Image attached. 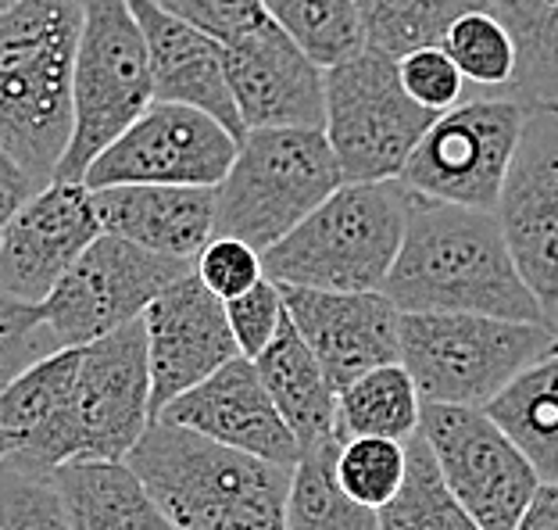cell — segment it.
<instances>
[{
    "mask_svg": "<svg viewBox=\"0 0 558 530\" xmlns=\"http://www.w3.org/2000/svg\"><path fill=\"white\" fill-rule=\"evenodd\" d=\"M515 40L512 100L530 111H558V0H494Z\"/></svg>",
    "mask_w": 558,
    "mask_h": 530,
    "instance_id": "obj_27",
    "label": "cell"
},
{
    "mask_svg": "<svg viewBox=\"0 0 558 530\" xmlns=\"http://www.w3.org/2000/svg\"><path fill=\"white\" fill-rule=\"evenodd\" d=\"M512 530H558V481H544Z\"/></svg>",
    "mask_w": 558,
    "mask_h": 530,
    "instance_id": "obj_41",
    "label": "cell"
},
{
    "mask_svg": "<svg viewBox=\"0 0 558 530\" xmlns=\"http://www.w3.org/2000/svg\"><path fill=\"white\" fill-rule=\"evenodd\" d=\"M50 351H58V340L44 320V309L0 298V390Z\"/></svg>",
    "mask_w": 558,
    "mask_h": 530,
    "instance_id": "obj_35",
    "label": "cell"
},
{
    "mask_svg": "<svg viewBox=\"0 0 558 530\" xmlns=\"http://www.w3.org/2000/svg\"><path fill=\"white\" fill-rule=\"evenodd\" d=\"M236 136L208 111L155 100L86 169L90 191L122 183L219 186L236 158Z\"/></svg>",
    "mask_w": 558,
    "mask_h": 530,
    "instance_id": "obj_13",
    "label": "cell"
},
{
    "mask_svg": "<svg viewBox=\"0 0 558 530\" xmlns=\"http://www.w3.org/2000/svg\"><path fill=\"white\" fill-rule=\"evenodd\" d=\"M434 119V111L409 97L398 58L384 50L362 47L359 55L326 69L323 133L344 183L398 180Z\"/></svg>",
    "mask_w": 558,
    "mask_h": 530,
    "instance_id": "obj_8",
    "label": "cell"
},
{
    "mask_svg": "<svg viewBox=\"0 0 558 530\" xmlns=\"http://www.w3.org/2000/svg\"><path fill=\"white\" fill-rule=\"evenodd\" d=\"M340 437H395L409 441L418 434L423 398L412 373L401 362L376 365V370L354 376L337 390Z\"/></svg>",
    "mask_w": 558,
    "mask_h": 530,
    "instance_id": "obj_26",
    "label": "cell"
},
{
    "mask_svg": "<svg viewBox=\"0 0 558 530\" xmlns=\"http://www.w3.org/2000/svg\"><path fill=\"white\" fill-rule=\"evenodd\" d=\"M384 294L401 312H469L519 323H548L519 276L494 212L412 194L404 241Z\"/></svg>",
    "mask_w": 558,
    "mask_h": 530,
    "instance_id": "obj_1",
    "label": "cell"
},
{
    "mask_svg": "<svg viewBox=\"0 0 558 530\" xmlns=\"http://www.w3.org/2000/svg\"><path fill=\"white\" fill-rule=\"evenodd\" d=\"M418 434L434 451L448 491L484 530H512L544 484L484 409L423 401Z\"/></svg>",
    "mask_w": 558,
    "mask_h": 530,
    "instance_id": "obj_11",
    "label": "cell"
},
{
    "mask_svg": "<svg viewBox=\"0 0 558 530\" xmlns=\"http://www.w3.org/2000/svg\"><path fill=\"white\" fill-rule=\"evenodd\" d=\"M125 4L133 11L140 33H144L155 100L208 111L240 141L244 125H240L236 100L230 94V80H226L222 40L169 15L155 0H125Z\"/></svg>",
    "mask_w": 558,
    "mask_h": 530,
    "instance_id": "obj_20",
    "label": "cell"
},
{
    "mask_svg": "<svg viewBox=\"0 0 558 530\" xmlns=\"http://www.w3.org/2000/svg\"><path fill=\"white\" fill-rule=\"evenodd\" d=\"M484 412L515 441L541 481H558V348L505 384Z\"/></svg>",
    "mask_w": 558,
    "mask_h": 530,
    "instance_id": "obj_25",
    "label": "cell"
},
{
    "mask_svg": "<svg viewBox=\"0 0 558 530\" xmlns=\"http://www.w3.org/2000/svg\"><path fill=\"white\" fill-rule=\"evenodd\" d=\"M94 208L105 233L165 258L194 262L215 237V186H100Z\"/></svg>",
    "mask_w": 558,
    "mask_h": 530,
    "instance_id": "obj_21",
    "label": "cell"
},
{
    "mask_svg": "<svg viewBox=\"0 0 558 530\" xmlns=\"http://www.w3.org/2000/svg\"><path fill=\"white\" fill-rule=\"evenodd\" d=\"M155 4L169 11V15L205 29L222 44L269 19L262 0H155Z\"/></svg>",
    "mask_w": 558,
    "mask_h": 530,
    "instance_id": "obj_39",
    "label": "cell"
},
{
    "mask_svg": "<svg viewBox=\"0 0 558 530\" xmlns=\"http://www.w3.org/2000/svg\"><path fill=\"white\" fill-rule=\"evenodd\" d=\"M186 273H194V262L165 258L122 237L100 233L40 309L58 348H83L144 320V312Z\"/></svg>",
    "mask_w": 558,
    "mask_h": 530,
    "instance_id": "obj_10",
    "label": "cell"
},
{
    "mask_svg": "<svg viewBox=\"0 0 558 530\" xmlns=\"http://www.w3.org/2000/svg\"><path fill=\"white\" fill-rule=\"evenodd\" d=\"M155 420L186 426V431L201 437L219 441L226 448L247 451V456L276 466H294L301 459L294 431L272 406L255 362L244 356L230 359L208 381H201L186 395L169 401Z\"/></svg>",
    "mask_w": 558,
    "mask_h": 530,
    "instance_id": "obj_19",
    "label": "cell"
},
{
    "mask_svg": "<svg viewBox=\"0 0 558 530\" xmlns=\"http://www.w3.org/2000/svg\"><path fill=\"white\" fill-rule=\"evenodd\" d=\"M125 462L175 530H287L294 466L255 459L165 420H150Z\"/></svg>",
    "mask_w": 558,
    "mask_h": 530,
    "instance_id": "obj_2",
    "label": "cell"
},
{
    "mask_svg": "<svg viewBox=\"0 0 558 530\" xmlns=\"http://www.w3.org/2000/svg\"><path fill=\"white\" fill-rule=\"evenodd\" d=\"M398 72L409 97L418 100L426 111H434V116L465 100V75L444 47H418L412 55L398 58Z\"/></svg>",
    "mask_w": 558,
    "mask_h": 530,
    "instance_id": "obj_36",
    "label": "cell"
},
{
    "mask_svg": "<svg viewBox=\"0 0 558 530\" xmlns=\"http://www.w3.org/2000/svg\"><path fill=\"white\" fill-rule=\"evenodd\" d=\"M15 4H19V0H0V15H8V11L15 8Z\"/></svg>",
    "mask_w": 558,
    "mask_h": 530,
    "instance_id": "obj_43",
    "label": "cell"
},
{
    "mask_svg": "<svg viewBox=\"0 0 558 530\" xmlns=\"http://www.w3.org/2000/svg\"><path fill=\"white\" fill-rule=\"evenodd\" d=\"M526 111L512 97L490 94L440 111L398 180L418 197L494 212L523 136Z\"/></svg>",
    "mask_w": 558,
    "mask_h": 530,
    "instance_id": "obj_9",
    "label": "cell"
},
{
    "mask_svg": "<svg viewBox=\"0 0 558 530\" xmlns=\"http://www.w3.org/2000/svg\"><path fill=\"white\" fill-rule=\"evenodd\" d=\"M194 276L215 298L230 301L255 287L265 276V269H262V255L251 244L236 241V237H211L194 258Z\"/></svg>",
    "mask_w": 558,
    "mask_h": 530,
    "instance_id": "obj_38",
    "label": "cell"
},
{
    "mask_svg": "<svg viewBox=\"0 0 558 530\" xmlns=\"http://www.w3.org/2000/svg\"><path fill=\"white\" fill-rule=\"evenodd\" d=\"M412 191L401 180L340 183L283 241L262 251L279 287L384 290L404 241Z\"/></svg>",
    "mask_w": 558,
    "mask_h": 530,
    "instance_id": "obj_4",
    "label": "cell"
},
{
    "mask_svg": "<svg viewBox=\"0 0 558 530\" xmlns=\"http://www.w3.org/2000/svg\"><path fill=\"white\" fill-rule=\"evenodd\" d=\"M344 183L323 130H247L215 186V237L262 255Z\"/></svg>",
    "mask_w": 558,
    "mask_h": 530,
    "instance_id": "obj_6",
    "label": "cell"
},
{
    "mask_svg": "<svg viewBox=\"0 0 558 530\" xmlns=\"http://www.w3.org/2000/svg\"><path fill=\"white\" fill-rule=\"evenodd\" d=\"M54 484L72 530H175L130 462H61Z\"/></svg>",
    "mask_w": 558,
    "mask_h": 530,
    "instance_id": "obj_24",
    "label": "cell"
},
{
    "mask_svg": "<svg viewBox=\"0 0 558 530\" xmlns=\"http://www.w3.org/2000/svg\"><path fill=\"white\" fill-rule=\"evenodd\" d=\"M0 530H72L50 466L22 451L0 462Z\"/></svg>",
    "mask_w": 558,
    "mask_h": 530,
    "instance_id": "obj_33",
    "label": "cell"
},
{
    "mask_svg": "<svg viewBox=\"0 0 558 530\" xmlns=\"http://www.w3.org/2000/svg\"><path fill=\"white\" fill-rule=\"evenodd\" d=\"M226 320H230V330H233L240 356L258 359L287 320V305H283V294H279V284H272L269 276H262L251 290L226 301Z\"/></svg>",
    "mask_w": 558,
    "mask_h": 530,
    "instance_id": "obj_37",
    "label": "cell"
},
{
    "mask_svg": "<svg viewBox=\"0 0 558 530\" xmlns=\"http://www.w3.org/2000/svg\"><path fill=\"white\" fill-rule=\"evenodd\" d=\"M40 186H36L29 176H25V169L19 166L15 158L8 155V150H0V230L11 222V216L29 201Z\"/></svg>",
    "mask_w": 558,
    "mask_h": 530,
    "instance_id": "obj_40",
    "label": "cell"
},
{
    "mask_svg": "<svg viewBox=\"0 0 558 530\" xmlns=\"http://www.w3.org/2000/svg\"><path fill=\"white\" fill-rule=\"evenodd\" d=\"M494 216L519 276L551 315L558 305V122L551 111H526Z\"/></svg>",
    "mask_w": 558,
    "mask_h": 530,
    "instance_id": "obj_15",
    "label": "cell"
},
{
    "mask_svg": "<svg viewBox=\"0 0 558 530\" xmlns=\"http://www.w3.org/2000/svg\"><path fill=\"white\" fill-rule=\"evenodd\" d=\"M340 441L301 451L294 462L287 487V530H379V513L359 506L337 481Z\"/></svg>",
    "mask_w": 558,
    "mask_h": 530,
    "instance_id": "obj_28",
    "label": "cell"
},
{
    "mask_svg": "<svg viewBox=\"0 0 558 530\" xmlns=\"http://www.w3.org/2000/svg\"><path fill=\"white\" fill-rule=\"evenodd\" d=\"M548 323H519L469 312H401V365L418 398L434 406L484 409L526 365L551 356Z\"/></svg>",
    "mask_w": 558,
    "mask_h": 530,
    "instance_id": "obj_5",
    "label": "cell"
},
{
    "mask_svg": "<svg viewBox=\"0 0 558 530\" xmlns=\"http://www.w3.org/2000/svg\"><path fill=\"white\" fill-rule=\"evenodd\" d=\"M155 105L144 33L125 0H83L72 65V136L54 180H83L94 158Z\"/></svg>",
    "mask_w": 558,
    "mask_h": 530,
    "instance_id": "obj_7",
    "label": "cell"
},
{
    "mask_svg": "<svg viewBox=\"0 0 558 530\" xmlns=\"http://www.w3.org/2000/svg\"><path fill=\"white\" fill-rule=\"evenodd\" d=\"M15 448H19V445H15V437H11V434L4 431V426H0V462H4Z\"/></svg>",
    "mask_w": 558,
    "mask_h": 530,
    "instance_id": "obj_42",
    "label": "cell"
},
{
    "mask_svg": "<svg viewBox=\"0 0 558 530\" xmlns=\"http://www.w3.org/2000/svg\"><path fill=\"white\" fill-rule=\"evenodd\" d=\"M83 0H19L0 15V150L47 186L72 136Z\"/></svg>",
    "mask_w": 558,
    "mask_h": 530,
    "instance_id": "obj_3",
    "label": "cell"
},
{
    "mask_svg": "<svg viewBox=\"0 0 558 530\" xmlns=\"http://www.w3.org/2000/svg\"><path fill=\"white\" fill-rule=\"evenodd\" d=\"M80 348H58L0 390V426L15 437V451L58 470L65 462V431Z\"/></svg>",
    "mask_w": 558,
    "mask_h": 530,
    "instance_id": "obj_22",
    "label": "cell"
},
{
    "mask_svg": "<svg viewBox=\"0 0 558 530\" xmlns=\"http://www.w3.org/2000/svg\"><path fill=\"white\" fill-rule=\"evenodd\" d=\"M279 294L337 390L376 365L401 362V309L384 290L279 287Z\"/></svg>",
    "mask_w": 558,
    "mask_h": 530,
    "instance_id": "obj_18",
    "label": "cell"
},
{
    "mask_svg": "<svg viewBox=\"0 0 558 530\" xmlns=\"http://www.w3.org/2000/svg\"><path fill=\"white\" fill-rule=\"evenodd\" d=\"M226 80L247 130H323L326 69L265 19L222 44Z\"/></svg>",
    "mask_w": 558,
    "mask_h": 530,
    "instance_id": "obj_16",
    "label": "cell"
},
{
    "mask_svg": "<svg viewBox=\"0 0 558 530\" xmlns=\"http://www.w3.org/2000/svg\"><path fill=\"white\" fill-rule=\"evenodd\" d=\"M551 116H555V122H558V111H551Z\"/></svg>",
    "mask_w": 558,
    "mask_h": 530,
    "instance_id": "obj_45",
    "label": "cell"
},
{
    "mask_svg": "<svg viewBox=\"0 0 558 530\" xmlns=\"http://www.w3.org/2000/svg\"><path fill=\"white\" fill-rule=\"evenodd\" d=\"M440 47L448 50V58L459 65L465 83L480 86L490 97H509L515 80V40L509 25L498 19L494 8L465 11L462 19L451 22V29L444 33Z\"/></svg>",
    "mask_w": 558,
    "mask_h": 530,
    "instance_id": "obj_32",
    "label": "cell"
},
{
    "mask_svg": "<svg viewBox=\"0 0 558 530\" xmlns=\"http://www.w3.org/2000/svg\"><path fill=\"white\" fill-rule=\"evenodd\" d=\"M548 326L558 334V305H555V309H551V315H548Z\"/></svg>",
    "mask_w": 558,
    "mask_h": 530,
    "instance_id": "obj_44",
    "label": "cell"
},
{
    "mask_svg": "<svg viewBox=\"0 0 558 530\" xmlns=\"http://www.w3.org/2000/svg\"><path fill=\"white\" fill-rule=\"evenodd\" d=\"M365 47L404 58L418 47H440L444 33L465 11L494 8V0H354Z\"/></svg>",
    "mask_w": 558,
    "mask_h": 530,
    "instance_id": "obj_29",
    "label": "cell"
},
{
    "mask_svg": "<svg viewBox=\"0 0 558 530\" xmlns=\"http://www.w3.org/2000/svg\"><path fill=\"white\" fill-rule=\"evenodd\" d=\"M251 362H255L283 423L294 431L301 451L340 441L337 387L329 384L326 370L315 359V351L304 345V337L290 323V315L279 326V334L269 340V348Z\"/></svg>",
    "mask_w": 558,
    "mask_h": 530,
    "instance_id": "obj_23",
    "label": "cell"
},
{
    "mask_svg": "<svg viewBox=\"0 0 558 530\" xmlns=\"http://www.w3.org/2000/svg\"><path fill=\"white\" fill-rule=\"evenodd\" d=\"M404 451H409L404 484L379 509V530H484L444 484L423 434L404 441Z\"/></svg>",
    "mask_w": 558,
    "mask_h": 530,
    "instance_id": "obj_30",
    "label": "cell"
},
{
    "mask_svg": "<svg viewBox=\"0 0 558 530\" xmlns=\"http://www.w3.org/2000/svg\"><path fill=\"white\" fill-rule=\"evenodd\" d=\"M150 420L147 334L136 320L80 348L65 462H125Z\"/></svg>",
    "mask_w": 558,
    "mask_h": 530,
    "instance_id": "obj_12",
    "label": "cell"
},
{
    "mask_svg": "<svg viewBox=\"0 0 558 530\" xmlns=\"http://www.w3.org/2000/svg\"><path fill=\"white\" fill-rule=\"evenodd\" d=\"M262 8L319 69H333L365 47L354 0H262Z\"/></svg>",
    "mask_w": 558,
    "mask_h": 530,
    "instance_id": "obj_31",
    "label": "cell"
},
{
    "mask_svg": "<svg viewBox=\"0 0 558 530\" xmlns=\"http://www.w3.org/2000/svg\"><path fill=\"white\" fill-rule=\"evenodd\" d=\"M147 370H150V415L190 387L208 381L215 370L240 356L226 301L186 273L144 312Z\"/></svg>",
    "mask_w": 558,
    "mask_h": 530,
    "instance_id": "obj_17",
    "label": "cell"
},
{
    "mask_svg": "<svg viewBox=\"0 0 558 530\" xmlns=\"http://www.w3.org/2000/svg\"><path fill=\"white\" fill-rule=\"evenodd\" d=\"M100 230L83 180H50L0 230V298L44 305Z\"/></svg>",
    "mask_w": 558,
    "mask_h": 530,
    "instance_id": "obj_14",
    "label": "cell"
},
{
    "mask_svg": "<svg viewBox=\"0 0 558 530\" xmlns=\"http://www.w3.org/2000/svg\"><path fill=\"white\" fill-rule=\"evenodd\" d=\"M337 481L359 506L379 513L404 484L409 451L395 437H344L337 448Z\"/></svg>",
    "mask_w": 558,
    "mask_h": 530,
    "instance_id": "obj_34",
    "label": "cell"
}]
</instances>
